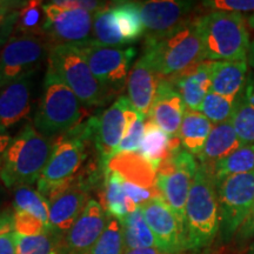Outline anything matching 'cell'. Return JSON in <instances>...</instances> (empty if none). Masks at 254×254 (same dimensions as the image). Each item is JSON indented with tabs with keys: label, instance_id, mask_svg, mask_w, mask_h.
I'll list each match as a JSON object with an SVG mask.
<instances>
[{
	"label": "cell",
	"instance_id": "d6a6232c",
	"mask_svg": "<svg viewBox=\"0 0 254 254\" xmlns=\"http://www.w3.org/2000/svg\"><path fill=\"white\" fill-rule=\"evenodd\" d=\"M14 211H23L36 215L50 227V207L45 196L31 189L30 186H19L15 189L13 198Z\"/></svg>",
	"mask_w": 254,
	"mask_h": 254
},
{
	"label": "cell",
	"instance_id": "4dcf8cb0",
	"mask_svg": "<svg viewBox=\"0 0 254 254\" xmlns=\"http://www.w3.org/2000/svg\"><path fill=\"white\" fill-rule=\"evenodd\" d=\"M17 254H64L63 236L53 230L39 236H21L15 233Z\"/></svg>",
	"mask_w": 254,
	"mask_h": 254
},
{
	"label": "cell",
	"instance_id": "9c48e42d",
	"mask_svg": "<svg viewBox=\"0 0 254 254\" xmlns=\"http://www.w3.org/2000/svg\"><path fill=\"white\" fill-rule=\"evenodd\" d=\"M221 240L230 241L254 205V172L231 176L217 183Z\"/></svg>",
	"mask_w": 254,
	"mask_h": 254
},
{
	"label": "cell",
	"instance_id": "681fc988",
	"mask_svg": "<svg viewBox=\"0 0 254 254\" xmlns=\"http://www.w3.org/2000/svg\"><path fill=\"white\" fill-rule=\"evenodd\" d=\"M250 56H249V59H250V63L251 65H252V67L254 68V41L253 44L251 45V49H250Z\"/></svg>",
	"mask_w": 254,
	"mask_h": 254
},
{
	"label": "cell",
	"instance_id": "3957f363",
	"mask_svg": "<svg viewBox=\"0 0 254 254\" xmlns=\"http://www.w3.org/2000/svg\"><path fill=\"white\" fill-rule=\"evenodd\" d=\"M91 118V112L57 75L47 72L34 116L38 132L56 139L74 131Z\"/></svg>",
	"mask_w": 254,
	"mask_h": 254
},
{
	"label": "cell",
	"instance_id": "f907efd6",
	"mask_svg": "<svg viewBox=\"0 0 254 254\" xmlns=\"http://www.w3.org/2000/svg\"><path fill=\"white\" fill-rule=\"evenodd\" d=\"M249 24H250L251 27L254 28V14L252 15V17H250V19H249Z\"/></svg>",
	"mask_w": 254,
	"mask_h": 254
},
{
	"label": "cell",
	"instance_id": "603a6c76",
	"mask_svg": "<svg viewBox=\"0 0 254 254\" xmlns=\"http://www.w3.org/2000/svg\"><path fill=\"white\" fill-rule=\"evenodd\" d=\"M241 144L234 131L232 120L213 126L209 133L204 150L198 155L200 164L211 166L215 161L228 157L239 150Z\"/></svg>",
	"mask_w": 254,
	"mask_h": 254
},
{
	"label": "cell",
	"instance_id": "f6af8a7d",
	"mask_svg": "<svg viewBox=\"0 0 254 254\" xmlns=\"http://www.w3.org/2000/svg\"><path fill=\"white\" fill-rule=\"evenodd\" d=\"M12 138L7 132V129L4 128L2 126H0V163H1L2 157H4L6 150L8 148L9 144H11Z\"/></svg>",
	"mask_w": 254,
	"mask_h": 254
},
{
	"label": "cell",
	"instance_id": "4316f807",
	"mask_svg": "<svg viewBox=\"0 0 254 254\" xmlns=\"http://www.w3.org/2000/svg\"><path fill=\"white\" fill-rule=\"evenodd\" d=\"M122 226L126 251L157 249V241H155L150 226L145 220L140 207L127 215L122 221Z\"/></svg>",
	"mask_w": 254,
	"mask_h": 254
},
{
	"label": "cell",
	"instance_id": "d6986e66",
	"mask_svg": "<svg viewBox=\"0 0 254 254\" xmlns=\"http://www.w3.org/2000/svg\"><path fill=\"white\" fill-rule=\"evenodd\" d=\"M160 81L157 71L147 53H144L138 62H135L127 79V95L132 106L148 117L151 106L153 104L157 88Z\"/></svg>",
	"mask_w": 254,
	"mask_h": 254
},
{
	"label": "cell",
	"instance_id": "d4e9b609",
	"mask_svg": "<svg viewBox=\"0 0 254 254\" xmlns=\"http://www.w3.org/2000/svg\"><path fill=\"white\" fill-rule=\"evenodd\" d=\"M104 193L101 194V206L111 218L122 222L127 215L134 212L138 206L126 195L123 179L118 174L106 171L104 176Z\"/></svg>",
	"mask_w": 254,
	"mask_h": 254
},
{
	"label": "cell",
	"instance_id": "f5cc1de1",
	"mask_svg": "<svg viewBox=\"0 0 254 254\" xmlns=\"http://www.w3.org/2000/svg\"><path fill=\"white\" fill-rule=\"evenodd\" d=\"M4 86V85H2V82H1V80H0V90H1V87Z\"/></svg>",
	"mask_w": 254,
	"mask_h": 254
},
{
	"label": "cell",
	"instance_id": "8fae6325",
	"mask_svg": "<svg viewBox=\"0 0 254 254\" xmlns=\"http://www.w3.org/2000/svg\"><path fill=\"white\" fill-rule=\"evenodd\" d=\"M86 58L94 77L113 94L119 93L126 86L131 64L135 57L133 47L105 46L97 41L77 45Z\"/></svg>",
	"mask_w": 254,
	"mask_h": 254
},
{
	"label": "cell",
	"instance_id": "2e32d148",
	"mask_svg": "<svg viewBox=\"0 0 254 254\" xmlns=\"http://www.w3.org/2000/svg\"><path fill=\"white\" fill-rule=\"evenodd\" d=\"M140 208L161 253L177 254L185 250V226L163 196L152 199Z\"/></svg>",
	"mask_w": 254,
	"mask_h": 254
},
{
	"label": "cell",
	"instance_id": "836d02e7",
	"mask_svg": "<svg viewBox=\"0 0 254 254\" xmlns=\"http://www.w3.org/2000/svg\"><path fill=\"white\" fill-rule=\"evenodd\" d=\"M236 99L224 97L211 91L202 101L199 112L204 114L209 122L215 125L230 122L233 118L238 106Z\"/></svg>",
	"mask_w": 254,
	"mask_h": 254
},
{
	"label": "cell",
	"instance_id": "277c9868",
	"mask_svg": "<svg viewBox=\"0 0 254 254\" xmlns=\"http://www.w3.org/2000/svg\"><path fill=\"white\" fill-rule=\"evenodd\" d=\"M208 62H246L250 33L241 13L213 11L196 19Z\"/></svg>",
	"mask_w": 254,
	"mask_h": 254
},
{
	"label": "cell",
	"instance_id": "cb8c5ba5",
	"mask_svg": "<svg viewBox=\"0 0 254 254\" xmlns=\"http://www.w3.org/2000/svg\"><path fill=\"white\" fill-rule=\"evenodd\" d=\"M246 62H212L211 91L236 99L246 81Z\"/></svg>",
	"mask_w": 254,
	"mask_h": 254
},
{
	"label": "cell",
	"instance_id": "ee69618b",
	"mask_svg": "<svg viewBox=\"0 0 254 254\" xmlns=\"http://www.w3.org/2000/svg\"><path fill=\"white\" fill-rule=\"evenodd\" d=\"M254 237V205L252 211L244 224L241 225L239 230L237 232V240L239 243H243V241H246L251 239V238Z\"/></svg>",
	"mask_w": 254,
	"mask_h": 254
},
{
	"label": "cell",
	"instance_id": "f1b7e54d",
	"mask_svg": "<svg viewBox=\"0 0 254 254\" xmlns=\"http://www.w3.org/2000/svg\"><path fill=\"white\" fill-rule=\"evenodd\" d=\"M207 167L213 173L217 183L231 176L254 172V145L241 146L234 153Z\"/></svg>",
	"mask_w": 254,
	"mask_h": 254
},
{
	"label": "cell",
	"instance_id": "7402d4cb",
	"mask_svg": "<svg viewBox=\"0 0 254 254\" xmlns=\"http://www.w3.org/2000/svg\"><path fill=\"white\" fill-rule=\"evenodd\" d=\"M106 170L118 174L124 182L145 189L155 187L157 168L136 152H123L113 155L107 163Z\"/></svg>",
	"mask_w": 254,
	"mask_h": 254
},
{
	"label": "cell",
	"instance_id": "7dc6e473",
	"mask_svg": "<svg viewBox=\"0 0 254 254\" xmlns=\"http://www.w3.org/2000/svg\"><path fill=\"white\" fill-rule=\"evenodd\" d=\"M12 221H13V213L4 212V213L0 214V231H1L5 226H7L8 224H11Z\"/></svg>",
	"mask_w": 254,
	"mask_h": 254
},
{
	"label": "cell",
	"instance_id": "ffe728a7",
	"mask_svg": "<svg viewBox=\"0 0 254 254\" xmlns=\"http://www.w3.org/2000/svg\"><path fill=\"white\" fill-rule=\"evenodd\" d=\"M31 78L32 74H25L0 90V126L4 128H11L30 114Z\"/></svg>",
	"mask_w": 254,
	"mask_h": 254
},
{
	"label": "cell",
	"instance_id": "6da1fadb",
	"mask_svg": "<svg viewBox=\"0 0 254 254\" xmlns=\"http://www.w3.org/2000/svg\"><path fill=\"white\" fill-rule=\"evenodd\" d=\"M219 230L217 180L207 166L199 164L185 208V250L209 246Z\"/></svg>",
	"mask_w": 254,
	"mask_h": 254
},
{
	"label": "cell",
	"instance_id": "74e56055",
	"mask_svg": "<svg viewBox=\"0 0 254 254\" xmlns=\"http://www.w3.org/2000/svg\"><path fill=\"white\" fill-rule=\"evenodd\" d=\"M234 131L243 145H253L254 142V109L245 103H238L237 110L232 118Z\"/></svg>",
	"mask_w": 254,
	"mask_h": 254
},
{
	"label": "cell",
	"instance_id": "8d00e7d4",
	"mask_svg": "<svg viewBox=\"0 0 254 254\" xmlns=\"http://www.w3.org/2000/svg\"><path fill=\"white\" fill-rule=\"evenodd\" d=\"M43 1H27L26 5L19 11L14 33H45L44 26L46 23V15L43 9Z\"/></svg>",
	"mask_w": 254,
	"mask_h": 254
},
{
	"label": "cell",
	"instance_id": "e575fe53",
	"mask_svg": "<svg viewBox=\"0 0 254 254\" xmlns=\"http://www.w3.org/2000/svg\"><path fill=\"white\" fill-rule=\"evenodd\" d=\"M145 119L146 117L139 113L134 107H128L126 111V129L122 142H120L116 153H123V152H135L140 148L142 138L145 133Z\"/></svg>",
	"mask_w": 254,
	"mask_h": 254
},
{
	"label": "cell",
	"instance_id": "c3c4849f",
	"mask_svg": "<svg viewBox=\"0 0 254 254\" xmlns=\"http://www.w3.org/2000/svg\"><path fill=\"white\" fill-rule=\"evenodd\" d=\"M125 254H164V253H161L158 249H139V250L126 251Z\"/></svg>",
	"mask_w": 254,
	"mask_h": 254
},
{
	"label": "cell",
	"instance_id": "484cf974",
	"mask_svg": "<svg viewBox=\"0 0 254 254\" xmlns=\"http://www.w3.org/2000/svg\"><path fill=\"white\" fill-rule=\"evenodd\" d=\"M212 128V123L204 114L189 110L184 116L178 138L187 152L193 155H199L204 150Z\"/></svg>",
	"mask_w": 254,
	"mask_h": 254
},
{
	"label": "cell",
	"instance_id": "8992f818",
	"mask_svg": "<svg viewBox=\"0 0 254 254\" xmlns=\"http://www.w3.org/2000/svg\"><path fill=\"white\" fill-rule=\"evenodd\" d=\"M47 60V72L57 75L87 109L104 106L116 95L94 77L84 53L77 45H55Z\"/></svg>",
	"mask_w": 254,
	"mask_h": 254
},
{
	"label": "cell",
	"instance_id": "60d3db41",
	"mask_svg": "<svg viewBox=\"0 0 254 254\" xmlns=\"http://www.w3.org/2000/svg\"><path fill=\"white\" fill-rule=\"evenodd\" d=\"M202 5L205 7L221 12L240 13V12L254 11V0H211V1H204Z\"/></svg>",
	"mask_w": 254,
	"mask_h": 254
},
{
	"label": "cell",
	"instance_id": "52a82bcc",
	"mask_svg": "<svg viewBox=\"0 0 254 254\" xmlns=\"http://www.w3.org/2000/svg\"><path fill=\"white\" fill-rule=\"evenodd\" d=\"M92 138L90 123L85 122L74 131L55 139L49 163L37 182L38 192L47 196L53 190L80 176L85 159L87 158L86 142Z\"/></svg>",
	"mask_w": 254,
	"mask_h": 254
},
{
	"label": "cell",
	"instance_id": "d590c367",
	"mask_svg": "<svg viewBox=\"0 0 254 254\" xmlns=\"http://www.w3.org/2000/svg\"><path fill=\"white\" fill-rule=\"evenodd\" d=\"M125 252L122 222L110 217L104 233L88 254H125Z\"/></svg>",
	"mask_w": 254,
	"mask_h": 254
},
{
	"label": "cell",
	"instance_id": "30bf717a",
	"mask_svg": "<svg viewBox=\"0 0 254 254\" xmlns=\"http://www.w3.org/2000/svg\"><path fill=\"white\" fill-rule=\"evenodd\" d=\"M53 44L46 33H13L0 51V80L2 85L34 71L49 57Z\"/></svg>",
	"mask_w": 254,
	"mask_h": 254
},
{
	"label": "cell",
	"instance_id": "816d5d0a",
	"mask_svg": "<svg viewBox=\"0 0 254 254\" xmlns=\"http://www.w3.org/2000/svg\"><path fill=\"white\" fill-rule=\"evenodd\" d=\"M247 254H254V243L252 244V245L250 246V249H249V252H247Z\"/></svg>",
	"mask_w": 254,
	"mask_h": 254
},
{
	"label": "cell",
	"instance_id": "f35d334b",
	"mask_svg": "<svg viewBox=\"0 0 254 254\" xmlns=\"http://www.w3.org/2000/svg\"><path fill=\"white\" fill-rule=\"evenodd\" d=\"M13 230L21 236H39L49 231L50 227L36 215L23 211H14Z\"/></svg>",
	"mask_w": 254,
	"mask_h": 254
},
{
	"label": "cell",
	"instance_id": "f546056e",
	"mask_svg": "<svg viewBox=\"0 0 254 254\" xmlns=\"http://www.w3.org/2000/svg\"><path fill=\"white\" fill-rule=\"evenodd\" d=\"M112 11L126 44L134 43L144 34V24L136 2H116L112 6Z\"/></svg>",
	"mask_w": 254,
	"mask_h": 254
},
{
	"label": "cell",
	"instance_id": "7c38bea8",
	"mask_svg": "<svg viewBox=\"0 0 254 254\" xmlns=\"http://www.w3.org/2000/svg\"><path fill=\"white\" fill-rule=\"evenodd\" d=\"M46 15L44 31L53 46L71 44L80 45L93 40L94 14L81 8H65L52 1L43 5Z\"/></svg>",
	"mask_w": 254,
	"mask_h": 254
},
{
	"label": "cell",
	"instance_id": "7bdbcfd3",
	"mask_svg": "<svg viewBox=\"0 0 254 254\" xmlns=\"http://www.w3.org/2000/svg\"><path fill=\"white\" fill-rule=\"evenodd\" d=\"M27 1H17V0H0V26L7 23L12 17L26 5Z\"/></svg>",
	"mask_w": 254,
	"mask_h": 254
},
{
	"label": "cell",
	"instance_id": "ba28073f",
	"mask_svg": "<svg viewBox=\"0 0 254 254\" xmlns=\"http://www.w3.org/2000/svg\"><path fill=\"white\" fill-rule=\"evenodd\" d=\"M199 165L194 155L182 147L174 150L159 165L155 186L185 226V208Z\"/></svg>",
	"mask_w": 254,
	"mask_h": 254
},
{
	"label": "cell",
	"instance_id": "ac0fdd59",
	"mask_svg": "<svg viewBox=\"0 0 254 254\" xmlns=\"http://www.w3.org/2000/svg\"><path fill=\"white\" fill-rule=\"evenodd\" d=\"M185 113L186 105L179 92L167 79H160L147 118L170 138H176Z\"/></svg>",
	"mask_w": 254,
	"mask_h": 254
},
{
	"label": "cell",
	"instance_id": "e0dca14e",
	"mask_svg": "<svg viewBox=\"0 0 254 254\" xmlns=\"http://www.w3.org/2000/svg\"><path fill=\"white\" fill-rule=\"evenodd\" d=\"M110 217L100 202L88 200L64 240V254H88L106 228Z\"/></svg>",
	"mask_w": 254,
	"mask_h": 254
},
{
	"label": "cell",
	"instance_id": "7a4b0ae2",
	"mask_svg": "<svg viewBox=\"0 0 254 254\" xmlns=\"http://www.w3.org/2000/svg\"><path fill=\"white\" fill-rule=\"evenodd\" d=\"M55 139L26 124L12 139L0 163V179L7 187L30 186L38 182L49 163Z\"/></svg>",
	"mask_w": 254,
	"mask_h": 254
},
{
	"label": "cell",
	"instance_id": "5b68a950",
	"mask_svg": "<svg viewBox=\"0 0 254 254\" xmlns=\"http://www.w3.org/2000/svg\"><path fill=\"white\" fill-rule=\"evenodd\" d=\"M196 19L198 17L157 41L145 44V53L151 58L160 79H170L206 62Z\"/></svg>",
	"mask_w": 254,
	"mask_h": 254
},
{
	"label": "cell",
	"instance_id": "4fadbf2b",
	"mask_svg": "<svg viewBox=\"0 0 254 254\" xmlns=\"http://www.w3.org/2000/svg\"><path fill=\"white\" fill-rule=\"evenodd\" d=\"M91 183L84 176L63 184L50 193L46 200L50 207V228L60 236H66L86 207Z\"/></svg>",
	"mask_w": 254,
	"mask_h": 254
},
{
	"label": "cell",
	"instance_id": "1f68e13d",
	"mask_svg": "<svg viewBox=\"0 0 254 254\" xmlns=\"http://www.w3.org/2000/svg\"><path fill=\"white\" fill-rule=\"evenodd\" d=\"M93 40L105 46L122 47L123 45H126V41L117 24L111 5L94 14Z\"/></svg>",
	"mask_w": 254,
	"mask_h": 254
},
{
	"label": "cell",
	"instance_id": "ab89813d",
	"mask_svg": "<svg viewBox=\"0 0 254 254\" xmlns=\"http://www.w3.org/2000/svg\"><path fill=\"white\" fill-rule=\"evenodd\" d=\"M123 187L126 195L128 196V198L133 201V204L138 206V207H141L142 205L151 201L152 199L161 196L157 186L152 187V189H145V187L134 185V184L124 182L123 180Z\"/></svg>",
	"mask_w": 254,
	"mask_h": 254
},
{
	"label": "cell",
	"instance_id": "b9f144b4",
	"mask_svg": "<svg viewBox=\"0 0 254 254\" xmlns=\"http://www.w3.org/2000/svg\"><path fill=\"white\" fill-rule=\"evenodd\" d=\"M0 254H17L13 221L0 231Z\"/></svg>",
	"mask_w": 254,
	"mask_h": 254
},
{
	"label": "cell",
	"instance_id": "44dd1931",
	"mask_svg": "<svg viewBox=\"0 0 254 254\" xmlns=\"http://www.w3.org/2000/svg\"><path fill=\"white\" fill-rule=\"evenodd\" d=\"M212 62H202L187 71L167 79L183 97L184 103L190 111L199 112L200 106L211 92Z\"/></svg>",
	"mask_w": 254,
	"mask_h": 254
},
{
	"label": "cell",
	"instance_id": "9a60e30c",
	"mask_svg": "<svg viewBox=\"0 0 254 254\" xmlns=\"http://www.w3.org/2000/svg\"><path fill=\"white\" fill-rule=\"evenodd\" d=\"M136 4L144 24L145 44L157 41L182 25L195 19L190 17L194 2L155 0L138 1Z\"/></svg>",
	"mask_w": 254,
	"mask_h": 254
},
{
	"label": "cell",
	"instance_id": "bcb514c9",
	"mask_svg": "<svg viewBox=\"0 0 254 254\" xmlns=\"http://www.w3.org/2000/svg\"><path fill=\"white\" fill-rule=\"evenodd\" d=\"M245 104L249 105L250 107L254 109V80L252 77L249 78V81H247V86L245 91Z\"/></svg>",
	"mask_w": 254,
	"mask_h": 254
},
{
	"label": "cell",
	"instance_id": "5bb4252c",
	"mask_svg": "<svg viewBox=\"0 0 254 254\" xmlns=\"http://www.w3.org/2000/svg\"><path fill=\"white\" fill-rule=\"evenodd\" d=\"M131 101L125 95H120L109 109L99 116L91 117L92 139L99 155V166L106 172L107 163L116 153L126 129V111Z\"/></svg>",
	"mask_w": 254,
	"mask_h": 254
},
{
	"label": "cell",
	"instance_id": "83f0119b",
	"mask_svg": "<svg viewBox=\"0 0 254 254\" xmlns=\"http://www.w3.org/2000/svg\"><path fill=\"white\" fill-rule=\"evenodd\" d=\"M138 153L147 159L157 168L171 153V138L148 119L145 125V133Z\"/></svg>",
	"mask_w": 254,
	"mask_h": 254
}]
</instances>
